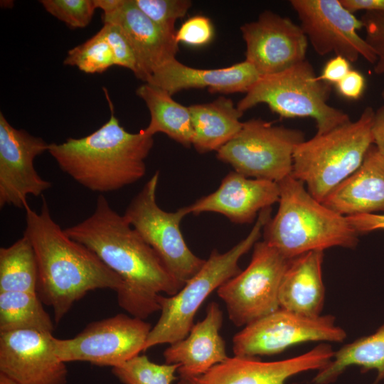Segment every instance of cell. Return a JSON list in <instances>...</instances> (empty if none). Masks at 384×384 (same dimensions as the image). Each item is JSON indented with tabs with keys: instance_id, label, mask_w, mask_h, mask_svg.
<instances>
[{
	"instance_id": "cell-29",
	"label": "cell",
	"mask_w": 384,
	"mask_h": 384,
	"mask_svg": "<svg viewBox=\"0 0 384 384\" xmlns=\"http://www.w3.org/2000/svg\"><path fill=\"white\" fill-rule=\"evenodd\" d=\"M178 364H158L138 355L112 368V373L123 384H171L178 378Z\"/></svg>"
},
{
	"instance_id": "cell-1",
	"label": "cell",
	"mask_w": 384,
	"mask_h": 384,
	"mask_svg": "<svg viewBox=\"0 0 384 384\" xmlns=\"http://www.w3.org/2000/svg\"><path fill=\"white\" fill-rule=\"evenodd\" d=\"M64 230L120 277L117 303L132 316L144 320L160 311L161 293L173 296L184 286L103 194L89 217Z\"/></svg>"
},
{
	"instance_id": "cell-20",
	"label": "cell",
	"mask_w": 384,
	"mask_h": 384,
	"mask_svg": "<svg viewBox=\"0 0 384 384\" xmlns=\"http://www.w3.org/2000/svg\"><path fill=\"white\" fill-rule=\"evenodd\" d=\"M223 313L219 304L211 302L203 320L194 324L183 339L170 344L163 356L167 364H178L179 377L196 376L206 373L229 356L220 334Z\"/></svg>"
},
{
	"instance_id": "cell-14",
	"label": "cell",
	"mask_w": 384,
	"mask_h": 384,
	"mask_svg": "<svg viewBox=\"0 0 384 384\" xmlns=\"http://www.w3.org/2000/svg\"><path fill=\"white\" fill-rule=\"evenodd\" d=\"M49 144L24 129L14 127L0 112V207L25 208L27 197L41 196L51 187L36 171V156L48 151Z\"/></svg>"
},
{
	"instance_id": "cell-15",
	"label": "cell",
	"mask_w": 384,
	"mask_h": 384,
	"mask_svg": "<svg viewBox=\"0 0 384 384\" xmlns=\"http://www.w3.org/2000/svg\"><path fill=\"white\" fill-rule=\"evenodd\" d=\"M246 44L245 60L260 75L281 73L306 60L308 39L289 18L265 11L240 28Z\"/></svg>"
},
{
	"instance_id": "cell-6",
	"label": "cell",
	"mask_w": 384,
	"mask_h": 384,
	"mask_svg": "<svg viewBox=\"0 0 384 384\" xmlns=\"http://www.w3.org/2000/svg\"><path fill=\"white\" fill-rule=\"evenodd\" d=\"M271 207L262 210L250 233L225 252L213 249L201 269L174 295H161V314L151 328L144 351L159 344L186 338L198 309L215 289L241 272L238 262L258 241L271 218Z\"/></svg>"
},
{
	"instance_id": "cell-25",
	"label": "cell",
	"mask_w": 384,
	"mask_h": 384,
	"mask_svg": "<svg viewBox=\"0 0 384 384\" xmlns=\"http://www.w3.org/2000/svg\"><path fill=\"white\" fill-rule=\"evenodd\" d=\"M137 95L150 113L149 124L143 129L145 134L153 137L161 132L183 146L192 145L193 130L188 107L176 102L164 90L146 82L137 88Z\"/></svg>"
},
{
	"instance_id": "cell-18",
	"label": "cell",
	"mask_w": 384,
	"mask_h": 384,
	"mask_svg": "<svg viewBox=\"0 0 384 384\" xmlns=\"http://www.w3.org/2000/svg\"><path fill=\"white\" fill-rule=\"evenodd\" d=\"M103 11V22L117 25L134 51L137 65L135 75L145 82L178 50L176 34L169 33L148 18L133 0H95Z\"/></svg>"
},
{
	"instance_id": "cell-23",
	"label": "cell",
	"mask_w": 384,
	"mask_h": 384,
	"mask_svg": "<svg viewBox=\"0 0 384 384\" xmlns=\"http://www.w3.org/2000/svg\"><path fill=\"white\" fill-rule=\"evenodd\" d=\"M323 260V250L310 251L292 260L279 286L281 309L310 318L321 316L325 300Z\"/></svg>"
},
{
	"instance_id": "cell-22",
	"label": "cell",
	"mask_w": 384,
	"mask_h": 384,
	"mask_svg": "<svg viewBox=\"0 0 384 384\" xmlns=\"http://www.w3.org/2000/svg\"><path fill=\"white\" fill-rule=\"evenodd\" d=\"M322 203L346 217L384 211V156L374 144L358 169L340 183Z\"/></svg>"
},
{
	"instance_id": "cell-11",
	"label": "cell",
	"mask_w": 384,
	"mask_h": 384,
	"mask_svg": "<svg viewBox=\"0 0 384 384\" xmlns=\"http://www.w3.org/2000/svg\"><path fill=\"white\" fill-rule=\"evenodd\" d=\"M151 328L144 319L119 314L87 324L73 338L54 337V351L65 363L82 361L113 368L144 351Z\"/></svg>"
},
{
	"instance_id": "cell-7",
	"label": "cell",
	"mask_w": 384,
	"mask_h": 384,
	"mask_svg": "<svg viewBox=\"0 0 384 384\" xmlns=\"http://www.w3.org/2000/svg\"><path fill=\"white\" fill-rule=\"evenodd\" d=\"M331 85L316 75L305 60L281 73L262 76L238 103L242 112L261 103L284 118L314 119L317 135L350 121L342 110L329 105Z\"/></svg>"
},
{
	"instance_id": "cell-12",
	"label": "cell",
	"mask_w": 384,
	"mask_h": 384,
	"mask_svg": "<svg viewBox=\"0 0 384 384\" xmlns=\"http://www.w3.org/2000/svg\"><path fill=\"white\" fill-rule=\"evenodd\" d=\"M335 321L332 315L310 318L279 308L237 333L233 338V353L257 357L277 354L304 342H341L347 335Z\"/></svg>"
},
{
	"instance_id": "cell-4",
	"label": "cell",
	"mask_w": 384,
	"mask_h": 384,
	"mask_svg": "<svg viewBox=\"0 0 384 384\" xmlns=\"http://www.w3.org/2000/svg\"><path fill=\"white\" fill-rule=\"evenodd\" d=\"M277 183L279 208L263 228L264 241L290 259L310 251L357 245L359 234L347 217L318 201L303 182L290 175Z\"/></svg>"
},
{
	"instance_id": "cell-16",
	"label": "cell",
	"mask_w": 384,
	"mask_h": 384,
	"mask_svg": "<svg viewBox=\"0 0 384 384\" xmlns=\"http://www.w3.org/2000/svg\"><path fill=\"white\" fill-rule=\"evenodd\" d=\"M334 352L329 344L321 343L298 356L276 361L234 356L203 374L179 377L177 384H285L298 373L324 368Z\"/></svg>"
},
{
	"instance_id": "cell-10",
	"label": "cell",
	"mask_w": 384,
	"mask_h": 384,
	"mask_svg": "<svg viewBox=\"0 0 384 384\" xmlns=\"http://www.w3.org/2000/svg\"><path fill=\"white\" fill-rule=\"evenodd\" d=\"M292 259L265 241L257 242L250 264L217 289L229 319L245 326L279 309V289Z\"/></svg>"
},
{
	"instance_id": "cell-34",
	"label": "cell",
	"mask_w": 384,
	"mask_h": 384,
	"mask_svg": "<svg viewBox=\"0 0 384 384\" xmlns=\"http://www.w3.org/2000/svg\"><path fill=\"white\" fill-rule=\"evenodd\" d=\"M361 20L366 31L365 40L377 56L374 73L384 75V13L365 12Z\"/></svg>"
},
{
	"instance_id": "cell-33",
	"label": "cell",
	"mask_w": 384,
	"mask_h": 384,
	"mask_svg": "<svg viewBox=\"0 0 384 384\" xmlns=\"http://www.w3.org/2000/svg\"><path fill=\"white\" fill-rule=\"evenodd\" d=\"M100 30L112 48L115 65L129 69L136 75L137 73L136 58L122 29L116 24L104 23Z\"/></svg>"
},
{
	"instance_id": "cell-39",
	"label": "cell",
	"mask_w": 384,
	"mask_h": 384,
	"mask_svg": "<svg viewBox=\"0 0 384 384\" xmlns=\"http://www.w3.org/2000/svg\"><path fill=\"white\" fill-rule=\"evenodd\" d=\"M342 5L351 13L358 11L384 13V0H340Z\"/></svg>"
},
{
	"instance_id": "cell-40",
	"label": "cell",
	"mask_w": 384,
	"mask_h": 384,
	"mask_svg": "<svg viewBox=\"0 0 384 384\" xmlns=\"http://www.w3.org/2000/svg\"><path fill=\"white\" fill-rule=\"evenodd\" d=\"M372 134L374 145L384 156V105L375 110Z\"/></svg>"
},
{
	"instance_id": "cell-37",
	"label": "cell",
	"mask_w": 384,
	"mask_h": 384,
	"mask_svg": "<svg viewBox=\"0 0 384 384\" xmlns=\"http://www.w3.org/2000/svg\"><path fill=\"white\" fill-rule=\"evenodd\" d=\"M351 70V62L343 56L336 55L325 64L319 78L336 85Z\"/></svg>"
},
{
	"instance_id": "cell-35",
	"label": "cell",
	"mask_w": 384,
	"mask_h": 384,
	"mask_svg": "<svg viewBox=\"0 0 384 384\" xmlns=\"http://www.w3.org/2000/svg\"><path fill=\"white\" fill-rule=\"evenodd\" d=\"M213 36V27L210 20L198 15L186 20L176 33L178 43L183 42L194 46L208 43Z\"/></svg>"
},
{
	"instance_id": "cell-38",
	"label": "cell",
	"mask_w": 384,
	"mask_h": 384,
	"mask_svg": "<svg viewBox=\"0 0 384 384\" xmlns=\"http://www.w3.org/2000/svg\"><path fill=\"white\" fill-rule=\"evenodd\" d=\"M347 219L358 234L384 229V214H361Z\"/></svg>"
},
{
	"instance_id": "cell-42",
	"label": "cell",
	"mask_w": 384,
	"mask_h": 384,
	"mask_svg": "<svg viewBox=\"0 0 384 384\" xmlns=\"http://www.w3.org/2000/svg\"><path fill=\"white\" fill-rule=\"evenodd\" d=\"M381 97L383 98V100H384V87L381 92Z\"/></svg>"
},
{
	"instance_id": "cell-26",
	"label": "cell",
	"mask_w": 384,
	"mask_h": 384,
	"mask_svg": "<svg viewBox=\"0 0 384 384\" xmlns=\"http://www.w3.org/2000/svg\"><path fill=\"white\" fill-rule=\"evenodd\" d=\"M351 366H358L363 371L376 370L373 384L384 380V324L375 333L362 336L334 352L331 362L318 370L312 383H331Z\"/></svg>"
},
{
	"instance_id": "cell-36",
	"label": "cell",
	"mask_w": 384,
	"mask_h": 384,
	"mask_svg": "<svg viewBox=\"0 0 384 384\" xmlns=\"http://www.w3.org/2000/svg\"><path fill=\"white\" fill-rule=\"evenodd\" d=\"M366 78L358 70H351L336 86L338 92L348 100H358L364 92Z\"/></svg>"
},
{
	"instance_id": "cell-30",
	"label": "cell",
	"mask_w": 384,
	"mask_h": 384,
	"mask_svg": "<svg viewBox=\"0 0 384 384\" xmlns=\"http://www.w3.org/2000/svg\"><path fill=\"white\" fill-rule=\"evenodd\" d=\"M64 64L86 73H101L115 65L111 47L100 30L83 43L70 49Z\"/></svg>"
},
{
	"instance_id": "cell-3",
	"label": "cell",
	"mask_w": 384,
	"mask_h": 384,
	"mask_svg": "<svg viewBox=\"0 0 384 384\" xmlns=\"http://www.w3.org/2000/svg\"><path fill=\"white\" fill-rule=\"evenodd\" d=\"M111 115L92 133L49 144L48 152L60 169L82 186L101 194L119 190L144 177L145 159L154 144L153 137L142 129L130 133L120 125L105 93Z\"/></svg>"
},
{
	"instance_id": "cell-41",
	"label": "cell",
	"mask_w": 384,
	"mask_h": 384,
	"mask_svg": "<svg viewBox=\"0 0 384 384\" xmlns=\"http://www.w3.org/2000/svg\"><path fill=\"white\" fill-rule=\"evenodd\" d=\"M0 384H17L3 374L0 373Z\"/></svg>"
},
{
	"instance_id": "cell-2",
	"label": "cell",
	"mask_w": 384,
	"mask_h": 384,
	"mask_svg": "<svg viewBox=\"0 0 384 384\" xmlns=\"http://www.w3.org/2000/svg\"><path fill=\"white\" fill-rule=\"evenodd\" d=\"M25 211L23 235L33 245L38 267L36 293L52 308L56 324L87 292L98 289L117 292L122 287L117 273L53 219L44 198L38 213L28 205Z\"/></svg>"
},
{
	"instance_id": "cell-27",
	"label": "cell",
	"mask_w": 384,
	"mask_h": 384,
	"mask_svg": "<svg viewBox=\"0 0 384 384\" xmlns=\"http://www.w3.org/2000/svg\"><path fill=\"white\" fill-rule=\"evenodd\" d=\"M18 330L52 333L54 324L36 292H0V332Z\"/></svg>"
},
{
	"instance_id": "cell-5",
	"label": "cell",
	"mask_w": 384,
	"mask_h": 384,
	"mask_svg": "<svg viewBox=\"0 0 384 384\" xmlns=\"http://www.w3.org/2000/svg\"><path fill=\"white\" fill-rule=\"evenodd\" d=\"M375 110L366 107L358 119L327 133L304 140L293 154L294 178L322 203L325 198L362 164L374 144L372 126Z\"/></svg>"
},
{
	"instance_id": "cell-32",
	"label": "cell",
	"mask_w": 384,
	"mask_h": 384,
	"mask_svg": "<svg viewBox=\"0 0 384 384\" xmlns=\"http://www.w3.org/2000/svg\"><path fill=\"white\" fill-rule=\"evenodd\" d=\"M46 11L73 28L89 25L97 9L95 0H42Z\"/></svg>"
},
{
	"instance_id": "cell-28",
	"label": "cell",
	"mask_w": 384,
	"mask_h": 384,
	"mask_svg": "<svg viewBox=\"0 0 384 384\" xmlns=\"http://www.w3.org/2000/svg\"><path fill=\"white\" fill-rule=\"evenodd\" d=\"M38 267L33 245L23 235L0 248V292H36Z\"/></svg>"
},
{
	"instance_id": "cell-17",
	"label": "cell",
	"mask_w": 384,
	"mask_h": 384,
	"mask_svg": "<svg viewBox=\"0 0 384 384\" xmlns=\"http://www.w3.org/2000/svg\"><path fill=\"white\" fill-rule=\"evenodd\" d=\"M52 333L0 332V373L17 384H67L66 363L54 351Z\"/></svg>"
},
{
	"instance_id": "cell-31",
	"label": "cell",
	"mask_w": 384,
	"mask_h": 384,
	"mask_svg": "<svg viewBox=\"0 0 384 384\" xmlns=\"http://www.w3.org/2000/svg\"><path fill=\"white\" fill-rule=\"evenodd\" d=\"M136 6L164 31L176 34L175 23L192 4L188 0H133Z\"/></svg>"
},
{
	"instance_id": "cell-9",
	"label": "cell",
	"mask_w": 384,
	"mask_h": 384,
	"mask_svg": "<svg viewBox=\"0 0 384 384\" xmlns=\"http://www.w3.org/2000/svg\"><path fill=\"white\" fill-rule=\"evenodd\" d=\"M159 178L156 171L132 198L123 215L170 272L185 284L201 269L206 260L190 250L181 231V222L189 214L187 206L167 212L157 204Z\"/></svg>"
},
{
	"instance_id": "cell-13",
	"label": "cell",
	"mask_w": 384,
	"mask_h": 384,
	"mask_svg": "<svg viewBox=\"0 0 384 384\" xmlns=\"http://www.w3.org/2000/svg\"><path fill=\"white\" fill-rule=\"evenodd\" d=\"M300 27L319 55L334 53L353 63L362 57L375 65L377 56L357 31L361 19L348 11L340 0H292Z\"/></svg>"
},
{
	"instance_id": "cell-21",
	"label": "cell",
	"mask_w": 384,
	"mask_h": 384,
	"mask_svg": "<svg viewBox=\"0 0 384 384\" xmlns=\"http://www.w3.org/2000/svg\"><path fill=\"white\" fill-rule=\"evenodd\" d=\"M261 76L247 61L218 69L188 67L176 58L167 62L146 83L158 87L171 95L191 88H208L211 93L247 92Z\"/></svg>"
},
{
	"instance_id": "cell-19",
	"label": "cell",
	"mask_w": 384,
	"mask_h": 384,
	"mask_svg": "<svg viewBox=\"0 0 384 384\" xmlns=\"http://www.w3.org/2000/svg\"><path fill=\"white\" fill-rule=\"evenodd\" d=\"M279 186L274 181L250 178L232 171L218 188L187 206L190 213L214 212L235 223H252L260 212L278 202Z\"/></svg>"
},
{
	"instance_id": "cell-8",
	"label": "cell",
	"mask_w": 384,
	"mask_h": 384,
	"mask_svg": "<svg viewBox=\"0 0 384 384\" xmlns=\"http://www.w3.org/2000/svg\"><path fill=\"white\" fill-rule=\"evenodd\" d=\"M304 140L299 129L252 119L243 122L217 158L242 176L279 183L292 175L294 151Z\"/></svg>"
},
{
	"instance_id": "cell-24",
	"label": "cell",
	"mask_w": 384,
	"mask_h": 384,
	"mask_svg": "<svg viewBox=\"0 0 384 384\" xmlns=\"http://www.w3.org/2000/svg\"><path fill=\"white\" fill-rule=\"evenodd\" d=\"M193 130L192 145L199 153L218 151L240 131L243 114L223 96L206 104L188 107Z\"/></svg>"
}]
</instances>
